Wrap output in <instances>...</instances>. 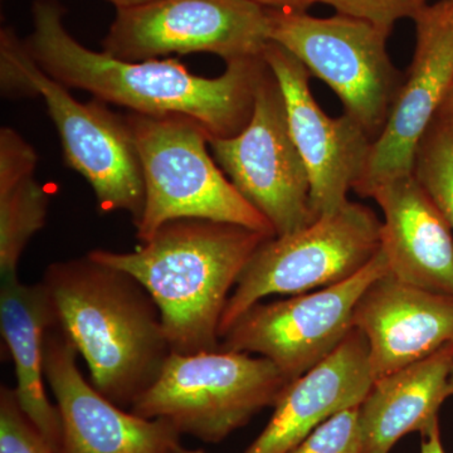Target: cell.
<instances>
[{
	"instance_id": "cell-8",
	"label": "cell",
	"mask_w": 453,
	"mask_h": 453,
	"mask_svg": "<svg viewBox=\"0 0 453 453\" xmlns=\"http://www.w3.org/2000/svg\"><path fill=\"white\" fill-rule=\"evenodd\" d=\"M381 247V220L349 201L294 234L268 238L253 253L226 301L219 335L253 305L273 295L306 294L359 273Z\"/></svg>"
},
{
	"instance_id": "cell-14",
	"label": "cell",
	"mask_w": 453,
	"mask_h": 453,
	"mask_svg": "<svg viewBox=\"0 0 453 453\" xmlns=\"http://www.w3.org/2000/svg\"><path fill=\"white\" fill-rule=\"evenodd\" d=\"M79 351L52 325L44 335L43 372L61 414L62 453H174L180 447L177 429L164 419L127 412L83 378Z\"/></svg>"
},
{
	"instance_id": "cell-5",
	"label": "cell",
	"mask_w": 453,
	"mask_h": 453,
	"mask_svg": "<svg viewBox=\"0 0 453 453\" xmlns=\"http://www.w3.org/2000/svg\"><path fill=\"white\" fill-rule=\"evenodd\" d=\"M129 125L145 184L136 237L148 242L166 222L199 219L234 223L276 235L273 226L235 189L208 148L207 131L184 116L130 112Z\"/></svg>"
},
{
	"instance_id": "cell-16",
	"label": "cell",
	"mask_w": 453,
	"mask_h": 453,
	"mask_svg": "<svg viewBox=\"0 0 453 453\" xmlns=\"http://www.w3.org/2000/svg\"><path fill=\"white\" fill-rule=\"evenodd\" d=\"M372 381L365 334L354 327L311 371L288 384L266 427L243 453H288L334 414L362 403Z\"/></svg>"
},
{
	"instance_id": "cell-13",
	"label": "cell",
	"mask_w": 453,
	"mask_h": 453,
	"mask_svg": "<svg viewBox=\"0 0 453 453\" xmlns=\"http://www.w3.org/2000/svg\"><path fill=\"white\" fill-rule=\"evenodd\" d=\"M264 58L281 88L292 139L310 179V205L315 219L349 202L365 173L372 139L348 115L330 118L310 88V74L288 50L268 42Z\"/></svg>"
},
{
	"instance_id": "cell-23",
	"label": "cell",
	"mask_w": 453,
	"mask_h": 453,
	"mask_svg": "<svg viewBox=\"0 0 453 453\" xmlns=\"http://www.w3.org/2000/svg\"><path fill=\"white\" fill-rule=\"evenodd\" d=\"M0 453H57L27 418L16 392L0 388Z\"/></svg>"
},
{
	"instance_id": "cell-9",
	"label": "cell",
	"mask_w": 453,
	"mask_h": 453,
	"mask_svg": "<svg viewBox=\"0 0 453 453\" xmlns=\"http://www.w3.org/2000/svg\"><path fill=\"white\" fill-rule=\"evenodd\" d=\"M211 153L235 189L271 223L276 235L315 222L310 179L292 139L281 88L265 65L251 120L232 138L208 139Z\"/></svg>"
},
{
	"instance_id": "cell-11",
	"label": "cell",
	"mask_w": 453,
	"mask_h": 453,
	"mask_svg": "<svg viewBox=\"0 0 453 453\" xmlns=\"http://www.w3.org/2000/svg\"><path fill=\"white\" fill-rule=\"evenodd\" d=\"M268 42V8L252 0H154L116 9L103 52L131 62L204 52L226 64L264 55Z\"/></svg>"
},
{
	"instance_id": "cell-19",
	"label": "cell",
	"mask_w": 453,
	"mask_h": 453,
	"mask_svg": "<svg viewBox=\"0 0 453 453\" xmlns=\"http://www.w3.org/2000/svg\"><path fill=\"white\" fill-rule=\"evenodd\" d=\"M56 323L55 309L43 283L26 285L18 276L2 280L0 329L14 363L18 403L49 445L62 453L61 414L46 395L43 372L44 335Z\"/></svg>"
},
{
	"instance_id": "cell-7",
	"label": "cell",
	"mask_w": 453,
	"mask_h": 453,
	"mask_svg": "<svg viewBox=\"0 0 453 453\" xmlns=\"http://www.w3.org/2000/svg\"><path fill=\"white\" fill-rule=\"evenodd\" d=\"M390 31L345 14L268 9V37L282 46L335 92L344 113L374 142L380 135L404 74L393 65Z\"/></svg>"
},
{
	"instance_id": "cell-26",
	"label": "cell",
	"mask_w": 453,
	"mask_h": 453,
	"mask_svg": "<svg viewBox=\"0 0 453 453\" xmlns=\"http://www.w3.org/2000/svg\"><path fill=\"white\" fill-rule=\"evenodd\" d=\"M434 120L440 122L442 127L453 134V81Z\"/></svg>"
},
{
	"instance_id": "cell-2",
	"label": "cell",
	"mask_w": 453,
	"mask_h": 453,
	"mask_svg": "<svg viewBox=\"0 0 453 453\" xmlns=\"http://www.w3.org/2000/svg\"><path fill=\"white\" fill-rule=\"evenodd\" d=\"M42 283L95 388L130 410L172 354L151 295L129 273L88 255L50 265Z\"/></svg>"
},
{
	"instance_id": "cell-4",
	"label": "cell",
	"mask_w": 453,
	"mask_h": 453,
	"mask_svg": "<svg viewBox=\"0 0 453 453\" xmlns=\"http://www.w3.org/2000/svg\"><path fill=\"white\" fill-rule=\"evenodd\" d=\"M0 82L7 97L43 98L61 138L65 163L88 181L103 213L127 211L142 219L145 184L135 140L125 116L101 101L79 103L43 73L11 28L0 32Z\"/></svg>"
},
{
	"instance_id": "cell-27",
	"label": "cell",
	"mask_w": 453,
	"mask_h": 453,
	"mask_svg": "<svg viewBox=\"0 0 453 453\" xmlns=\"http://www.w3.org/2000/svg\"><path fill=\"white\" fill-rule=\"evenodd\" d=\"M421 453H446L441 440L440 426L423 437Z\"/></svg>"
},
{
	"instance_id": "cell-10",
	"label": "cell",
	"mask_w": 453,
	"mask_h": 453,
	"mask_svg": "<svg viewBox=\"0 0 453 453\" xmlns=\"http://www.w3.org/2000/svg\"><path fill=\"white\" fill-rule=\"evenodd\" d=\"M388 273L380 249L345 281L288 300L259 301L226 330L219 350L266 357L291 383L338 349L354 329L357 301L375 280Z\"/></svg>"
},
{
	"instance_id": "cell-15",
	"label": "cell",
	"mask_w": 453,
	"mask_h": 453,
	"mask_svg": "<svg viewBox=\"0 0 453 453\" xmlns=\"http://www.w3.org/2000/svg\"><path fill=\"white\" fill-rule=\"evenodd\" d=\"M353 324L368 342L375 380L453 342V296L399 281L388 273L357 301Z\"/></svg>"
},
{
	"instance_id": "cell-17",
	"label": "cell",
	"mask_w": 453,
	"mask_h": 453,
	"mask_svg": "<svg viewBox=\"0 0 453 453\" xmlns=\"http://www.w3.org/2000/svg\"><path fill=\"white\" fill-rule=\"evenodd\" d=\"M383 211L381 251L399 281L453 296L452 228L414 174L375 187Z\"/></svg>"
},
{
	"instance_id": "cell-22",
	"label": "cell",
	"mask_w": 453,
	"mask_h": 453,
	"mask_svg": "<svg viewBox=\"0 0 453 453\" xmlns=\"http://www.w3.org/2000/svg\"><path fill=\"white\" fill-rule=\"evenodd\" d=\"M359 405L334 414L288 453H363Z\"/></svg>"
},
{
	"instance_id": "cell-30",
	"label": "cell",
	"mask_w": 453,
	"mask_h": 453,
	"mask_svg": "<svg viewBox=\"0 0 453 453\" xmlns=\"http://www.w3.org/2000/svg\"><path fill=\"white\" fill-rule=\"evenodd\" d=\"M449 381H451L452 390H453V363H452V369H451V377H449Z\"/></svg>"
},
{
	"instance_id": "cell-20",
	"label": "cell",
	"mask_w": 453,
	"mask_h": 453,
	"mask_svg": "<svg viewBox=\"0 0 453 453\" xmlns=\"http://www.w3.org/2000/svg\"><path fill=\"white\" fill-rule=\"evenodd\" d=\"M38 155L16 130H0V277L18 276L33 235L47 222L50 198L35 178Z\"/></svg>"
},
{
	"instance_id": "cell-18",
	"label": "cell",
	"mask_w": 453,
	"mask_h": 453,
	"mask_svg": "<svg viewBox=\"0 0 453 453\" xmlns=\"http://www.w3.org/2000/svg\"><path fill=\"white\" fill-rule=\"evenodd\" d=\"M452 363L453 342L372 381L359 405L363 453H389L405 434L425 437L440 426L441 407L453 395Z\"/></svg>"
},
{
	"instance_id": "cell-12",
	"label": "cell",
	"mask_w": 453,
	"mask_h": 453,
	"mask_svg": "<svg viewBox=\"0 0 453 453\" xmlns=\"http://www.w3.org/2000/svg\"><path fill=\"white\" fill-rule=\"evenodd\" d=\"M413 22L412 64L353 189L362 198L390 179L413 174L417 149L453 81V0L427 5Z\"/></svg>"
},
{
	"instance_id": "cell-3",
	"label": "cell",
	"mask_w": 453,
	"mask_h": 453,
	"mask_svg": "<svg viewBox=\"0 0 453 453\" xmlns=\"http://www.w3.org/2000/svg\"><path fill=\"white\" fill-rule=\"evenodd\" d=\"M271 237L234 223L181 219L166 222L135 251L88 255L138 280L159 308L172 353L193 356L219 350L226 301Z\"/></svg>"
},
{
	"instance_id": "cell-25",
	"label": "cell",
	"mask_w": 453,
	"mask_h": 453,
	"mask_svg": "<svg viewBox=\"0 0 453 453\" xmlns=\"http://www.w3.org/2000/svg\"><path fill=\"white\" fill-rule=\"evenodd\" d=\"M262 7L286 12H308V9L321 0H252Z\"/></svg>"
},
{
	"instance_id": "cell-24",
	"label": "cell",
	"mask_w": 453,
	"mask_h": 453,
	"mask_svg": "<svg viewBox=\"0 0 453 453\" xmlns=\"http://www.w3.org/2000/svg\"><path fill=\"white\" fill-rule=\"evenodd\" d=\"M339 14L368 20L372 25L392 32L398 20L414 19L429 5V0H321Z\"/></svg>"
},
{
	"instance_id": "cell-28",
	"label": "cell",
	"mask_w": 453,
	"mask_h": 453,
	"mask_svg": "<svg viewBox=\"0 0 453 453\" xmlns=\"http://www.w3.org/2000/svg\"><path fill=\"white\" fill-rule=\"evenodd\" d=\"M115 5L116 9L133 8L138 5L146 4V3L154 2V0H109Z\"/></svg>"
},
{
	"instance_id": "cell-6",
	"label": "cell",
	"mask_w": 453,
	"mask_h": 453,
	"mask_svg": "<svg viewBox=\"0 0 453 453\" xmlns=\"http://www.w3.org/2000/svg\"><path fill=\"white\" fill-rule=\"evenodd\" d=\"M288 384L264 357L219 349L193 356L172 353L130 412L164 419L179 434L203 442L219 443L273 407Z\"/></svg>"
},
{
	"instance_id": "cell-21",
	"label": "cell",
	"mask_w": 453,
	"mask_h": 453,
	"mask_svg": "<svg viewBox=\"0 0 453 453\" xmlns=\"http://www.w3.org/2000/svg\"><path fill=\"white\" fill-rule=\"evenodd\" d=\"M413 174L453 231V134L436 120L417 149Z\"/></svg>"
},
{
	"instance_id": "cell-29",
	"label": "cell",
	"mask_w": 453,
	"mask_h": 453,
	"mask_svg": "<svg viewBox=\"0 0 453 453\" xmlns=\"http://www.w3.org/2000/svg\"><path fill=\"white\" fill-rule=\"evenodd\" d=\"M175 453H204V452L201 451V449H184L183 446H181L180 449H178L177 451H175Z\"/></svg>"
},
{
	"instance_id": "cell-1",
	"label": "cell",
	"mask_w": 453,
	"mask_h": 453,
	"mask_svg": "<svg viewBox=\"0 0 453 453\" xmlns=\"http://www.w3.org/2000/svg\"><path fill=\"white\" fill-rule=\"evenodd\" d=\"M65 13L57 0H35L25 43L38 67L65 88L134 113L192 119L211 138H232L251 120L264 55L226 62L214 79L190 73L175 58L122 61L82 46L65 29Z\"/></svg>"
}]
</instances>
